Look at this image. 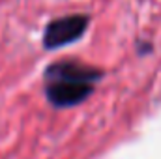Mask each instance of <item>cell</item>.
Returning <instances> with one entry per match:
<instances>
[{
    "instance_id": "6da1fadb",
    "label": "cell",
    "mask_w": 161,
    "mask_h": 159,
    "mask_svg": "<svg viewBox=\"0 0 161 159\" xmlns=\"http://www.w3.org/2000/svg\"><path fill=\"white\" fill-rule=\"evenodd\" d=\"M103 77V71L92 66H84L77 60H60L45 69V97L58 109L80 105L92 96L96 82Z\"/></svg>"
},
{
    "instance_id": "7a4b0ae2",
    "label": "cell",
    "mask_w": 161,
    "mask_h": 159,
    "mask_svg": "<svg viewBox=\"0 0 161 159\" xmlns=\"http://www.w3.org/2000/svg\"><path fill=\"white\" fill-rule=\"evenodd\" d=\"M88 23L90 17L84 13H71L53 19L43 32V47L53 51L80 40L88 28Z\"/></svg>"
}]
</instances>
